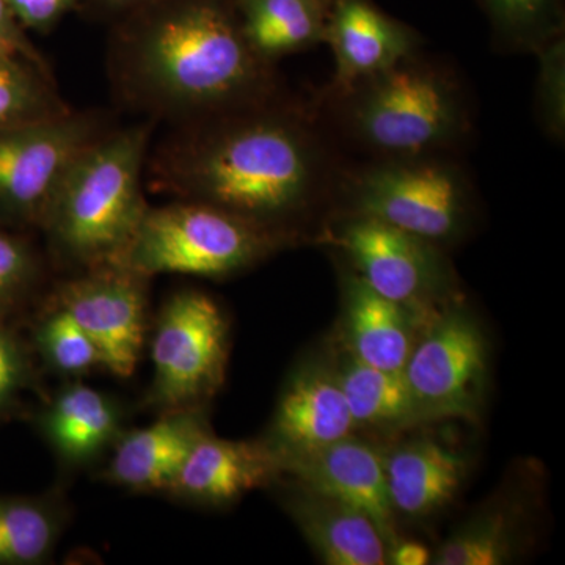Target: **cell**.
Returning <instances> with one entry per match:
<instances>
[{
    "mask_svg": "<svg viewBox=\"0 0 565 565\" xmlns=\"http://www.w3.org/2000/svg\"><path fill=\"white\" fill-rule=\"evenodd\" d=\"M318 107L285 92L211 117L170 126L148 152L156 192L232 211L269 228L291 223L337 195L341 166Z\"/></svg>",
    "mask_w": 565,
    "mask_h": 565,
    "instance_id": "obj_1",
    "label": "cell"
},
{
    "mask_svg": "<svg viewBox=\"0 0 565 565\" xmlns=\"http://www.w3.org/2000/svg\"><path fill=\"white\" fill-rule=\"evenodd\" d=\"M110 25L111 87L147 120L181 125L282 92L248 46L236 0H154Z\"/></svg>",
    "mask_w": 565,
    "mask_h": 565,
    "instance_id": "obj_2",
    "label": "cell"
},
{
    "mask_svg": "<svg viewBox=\"0 0 565 565\" xmlns=\"http://www.w3.org/2000/svg\"><path fill=\"white\" fill-rule=\"evenodd\" d=\"M330 128L371 159L448 156L471 129L459 77L419 52L392 68L322 95Z\"/></svg>",
    "mask_w": 565,
    "mask_h": 565,
    "instance_id": "obj_3",
    "label": "cell"
},
{
    "mask_svg": "<svg viewBox=\"0 0 565 565\" xmlns=\"http://www.w3.org/2000/svg\"><path fill=\"white\" fill-rule=\"evenodd\" d=\"M154 125L107 129L63 177L40 230L55 255L79 273L125 258L150 207L143 182Z\"/></svg>",
    "mask_w": 565,
    "mask_h": 565,
    "instance_id": "obj_4",
    "label": "cell"
},
{
    "mask_svg": "<svg viewBox=\"0 0 565 565\" xmlns=\"http://www.w3.org/2000/svg\"><path fill=\"white\" fill-rule=\"evenodd\" d=\"M299 236L264 226L232 211L177 199L148 207L120 266L158 274L223 278L262 263Z\"/></svg>",
    "mask_w": 565,
    "mask_h": 565,
    "instance_id": "obj_5",
    "label": "cell"
},
{
    "mask_svg": "<svg viewBox=\"0 0 565 565\" xmlns=\"http://www.w3.org/2000/svg\"><path fill=\"white\" fill-rule=\"evenodd\" d=\"M334 196L343 214L375 218L438 245L463 233L471 211L470 180L448 156L345 167Z\"/></svg>",
    "mask_w": 565,
    "mask_h": 565,
    "instance_id": "obj_6",
    "label": "cell"
},
{
    "mask_svg": "<svg viewBox=\"0 0 565 565\" xmlns=\"http://www.w3.org/2000/svg\"><path fill=\"white\" fill-rule=\"evenodd\" d=\"M107 129L98 111L71 109L0 131V223L41 228L63 177Z\"/></svg>",
    "mask_w": 565,
    "mask_h": 565,
    "instance_id": "obj_7",
    "label": "cell"
},
{
    "mask_svg": "<svg viewBox=\"0 0 565 565\" xmlns=\"http://www.w3.org/2000/svg\"><path fill=\"white\" fill-rule=\"evenodd\" d=\"M228 356V322L206 292H174L159 313L151 344L148 399L161 412L202 407L221 388Z\"/></svg>",
    "mask_w": 565,
    "mask_h": 565,
    "instance_id": "obj_8",
    "label": "cell"
},
{
    "mask_svg": "<svg viewBox=\"0 0 565 565\" xmlns=\"http://www.w3.org/2000/svg\"><path fill=\"white\" fill-rule=\"evenodd\" d=\"M416 341L404 367L418 423L473 422L487 382L484 332L467 308L445 305Z\"/></svg>",
    "mask_w": 565,
    "mask_h": 565,
    "instance_id": "obj_9",
    "label": "cell"
},
{
    "mask_svg": "<svg viewBox=\"0 0 565 565\" xmlns=\"http://www.w3.org/2000/svg\"><path fill=\"white\" fill-rule=\"evenodd\" d=\"M332 241L353 273L375 292L423 318L437 313L434 308L446 302L455 288V275L441 245L388 223L343 214Z\"/></svg>",
    "mask_w": 565,
    "mask_h": 565,
    "instance_id": "obj_10",
    "label": "cell"
},
{
    "mask_svg": "<svg viewBox=\"0 0 565 565\" xmlns=\"http://www.w3.org/2000/svg\"><path fill=\"white\" fill-rule=\"evenodd\" d=\"M148 281L128 267L81 270L58 286L54 305L90 337L102 366L117 377H131L147 333Z\"/></svg>",
    "mask_w": 565,
    "mask_h": 565,
    "instance_id": "obj_11",
    "label": "cell"
},
{
    "mask_svg": "<svg viewBox=\"0 0 565 565\" xmlns=\"http://www.w3.org/2000/svg\"><path fill=\"white\" fill-rule=\"evenodd\" d=\"M281 468L282 475L294 476L305 489L370 516L388 548L399 541L396 512L386 489L385 455L374 445L349 435L315 451L289 457L282 460Z\"/></svg>",
    "mask_w": 565,
    "mask_h": 565,
    "instance_id": "obj_12",
    "label": "cell"
},
{
    "mask_svg": "<svg viewBox=\"0 0 565 565\" xmlns=\"http://www.w3.org/2000/svg\"><path fill=\"white\" fill-rule=\"evenodd\" d=\"M323 43L334 58L327 92H338L419 52L422 35L374 0H329Z\"/></svg>",
    "mask_w": 565,
    "mask_h": 565,
    "instance_id": "obj_13",
    "label": "cell"
},
{
    "mask_svg": "<svg viewBox=\"0 0 565 565\" xmlns=\"http://www.w3.org/2000/svg\"><path fill=\"white\" fill-rule=\"evenodd\" d=\"M355 429L334 370L310 363L299 367L282 390L266 444L282 462L343 440Z\"/></svg>",
    "mask_w": 565,
    "mask_h": 565,
    "instance_id": "obj_14",
    "label": "cell"
},
{
    "mask_svg": "<svg viewBox=\"0 0 565 565\" xmlns=\"http://www.w3.org/2000/svg\"><path fill=\"white\" fill-rule=\"evenodd\" d=\"M280 475V459L266 440H223L207 433L185 457L167 493L189 503L223 505Z\"/></svg>",
    "mask_w": 565,
    "mask_h": 565,
    "instance_id": "obj_15",
    "label": "cell"
},
{
    "mask_svg": "<svg viewBox=\"0 0 565 565\" xmlns=\"http://www.w3.org/2000/svg\"><path fill=\"white\" fill-rule=\"evenodd\" d=\"M207 433L202 407L161 412L150 426L120 434L106 478L132 492H169L185 457Z\"/></svg>",
    "mask_w": 565,
    "mask_h": 565,
    "instance_id": "obj_16",
    "label": "cell"
},
{
    "mask_svg": "<svg viewBox=\"0 0 565 565\" xmlns=\"http://www.w3.org/2000/svg\"><path fill=\"white\" fill-rule=\"evenodd\" d=\"M345 352L386 371H404L422 315L375 292L353 270L343 275Z\"/></svg>",
    "mask_w": 565,
    "mask_h": 565,
    "instance_id": "obj_17",
    "label": "cell"
},
{
    "mask_svg": "<svg viewBox=\"0 0 565 565\" xmlns=\"http://www.w3.org/2000/svg\"><path fill=\"white\" fill-rule=\"evenodd\" d=\"M286 497V509L323 564H388L390 548L384 535L359 509L300 484Z\"/></svg>",
    "mask_w": 565,
    "mask_h": 565,
    "instance_id": "obj_18",
    "label": "cell"
},
{
    "mask_svg": "<svg viewBox=\"0 0 565 565\" xmlns=\"http://www.w3.org/2000/svg\"><path fill=\"white\" fill-rule=\"evenodd\" d=\"M467 470L462 455L429 438L397 446L385 455L393 511L412 519L435 514L455 500Z\"/></svg>",
    "mask_w": 565,
    "mask_h": 565,
    "instance_id": "obj_19",
    "label": "cell"
},
{
    "mask_svg": "<svg viewBox=\"0 0 565 565\" xmlns=\"http://www.w3.org/2000/svg\"><path fill=\"white\" fill-rule=\"evenodd\" d=\"M121 408L111 397L84 384L65 386L41 415L44 437L63 460L90 462L121 434Z\"/></svg>",
    "mask_w": 565,
    "mask_h": 565,
    "instance_id": "obj_20",
    "label": "cell"
},
{
    "mask_svg": "<svg viewBox=\"0 0 565 565\" xmlns=\"http://www.w3.org/2000/svg\"><path fill=\"white\" fill-rule=\"evenodd\" d=\"M252 51L269 65L326 40L329 0H236Z\"/></svg>",
    "mask_w": 565,
    "mask_h": 565,
    "instance_id": "obj_21",
    "label": "cell"
},
{
    "mask_svg": "<svg viewBox=\"0 0 565 565\" xmlns=\"http://www.w3.org/2000/svg\"><path fill=\"white\" fill-rule=\"evenodd\" d=\"M334 373L356 427L393 429L418 423L404 371L381 370L345 352Z\"/></svg>",
    "mask_w": 565,
    "mask_h": 565,
    "instance_id": "obj_22",
    "label": "cell"
},
{
    "mask_svg": "<svg viewBox=\"0 0 565 565\" xmlns=\"http://www.w3.org/2000/svg\"><path fill=\"white\" fill-rule=\"evenodd\" d=\"M54 504L41 498H0V565H32L50 557L61 535Z\"/></svg>",
    "mask_w": 565,
    "mask_h": 565,
    "instance_id": "obj_23",
    "label": "cell"
},
{
    "mask_svg": "<svg viewBox=\"0 0 565 565\" xmlns=\"http://www.w3.org/2000/svg\"><path fill=\"white\" fill-rule=\"evenodd\" d=\"M484 11L493 41L504 51L537 54L564 36V0H476Z\"/></svg>",
    "mask_w": 565,
    "mask_h": 565,
    "instance_id": "obj_24",
    "label": "cell"
},
{
    "mask_svg": "<svg viewBox=\"0 0 565 565\" xmlns=\"http://www.w3.org/2000/svg\"><path fill=\"white\" fill-rule=\"evenodd\" d=\"M54 73L18 57H0V131L66 114Z\"/></svg>",
    "mask_w": 565,
    "mask_h": 565,
    "instance_id": "obj_25",
    "label": "cell"
},
{
    "mask_svg": "<svg viewBox=\"0 0 565 565\" xmlns=\"http://www.w3.org/2000/svg\"><path fill=\"white\" fill-rule=\"evenodd\" d=\"M516 546V516L494 508L463 523L433 555L435 565H501Z\"/></svg>",
    "mask_w": 565,
    "mask_h": 565,
    "instance_id": "obj_26",
    "label": "cell"
},
{
    "mask_svg": "<svg viewBox=\"0 0 565 565\" xmlns=\"http://www.w3.org/2000/svg\"><path fill=\"white\" fill-rule=\"evenodd\" d=\"M41 355L55 371L81 377L102 366L98 351L79 323L57 305H52L35 333Z\"/></svg>",
    "mask_w": 565,
    "mask_h": 565,
    "instance_id": "obj_27",
    "label": "cell"
},
{
    "mask_svg": "<svg viewBox=\"0 0 565 565\" xmlns=\"http://www.w3.org/2000/svg\"><path fill=\"white\" fill-rule=\"evenodd\" d=\"M40 273V258L31 243L14 226L0 223V322L31 296Z\"/></svg>",
    "mask_w": 565,
    "mask_h": 565,
    "instance_id": "obj_28",
    "label": "cell"
},
{
    "mask_svg": "<svg viewBox=\"0 0 565 565\" xmlns=\"http://www.w3.org/2000/svg\"><path fill=\"white\" fill-rule=\"evenodd\" d=\"M539 74L535 85V110L542 128L556 141L565 132V43L553 40L537 52Z\"/></svg>",
    "mask_w": 565,
    "mask_h": 565,
    "instance_id": "obj_29",
    "label": "cell"
},
{
    "mask_svg": "<svg viewBox=\"0 0 565 565\" xmlns=\"http://www.w3.org/2000/svg\"><path fill=\"white\" fill-rule=\"evenodd\" d=\"M31 353L9 323L0 322V418L32 384Z\"/></svg>",
    "mask_w": 565,
    "mask_h": 565,
    "instance_id": "obj_30",
    "label": "cell"
},
{
    "mask_svg": "<svg viewBox=\"0 0 565 565\" xmlns=\"http://www.w3.org/2000/svg\"><path fill=\"white\" fill-rule=\"evenodd\" d=\"M6 2L25 31L50 33L70 11H77L84 0H6Z\"/></svg>",
    "mask_w": 565,
    "mask_h": 565,
    "instance_id": "obj_31",
    "label": "cell"
},
{
    "mask_svg": "<svg viewBox=\"0 0 565 565\" xmlns=\"http://www.w3.org/2000/svg\"><path fill=\"white\" fill-rule=\"evenodd\" d=\"M0 57L25 58L41 68L51 70L50 63L36 50L6 0H0Z\"/></svg>",
    "mask_w": 565,
    "mask_h": 565,
    "instance_id": "obj_32",
    "label": "cell"
},
{
    "mask_svg": "<svg viewBox=\"0 0 565 565\" xmlns=\"http://www.w3.org/2000/svg\"><path fill=\"white\" fill-rule=\"evenodd\" d=\"M154 0H84L81 3L79 13L92 21L115 22L131 13V11L141 9Z\"/></svg>",
    "mask_w": 565,
    "mask_h": 565,
    "instance_id": "obj_33",
    "label": "cell"
},
{
    "mask_svg": "<svg viewBox=\"0 0 565 565\" xmlns=\"http://www.w3.org/2000/svg\"><path fill=\"white\" fill-rule=\"evenodd\" d=\"M430 561L433 555L429 548L415 541H397L388 552V564L426 565L430 564Z\"/></svg>",
    "mask_w": 565,
    "mask_h": 565,
    "instance_id": "obj_34",
    "label": "cell"
}]
</instances>
